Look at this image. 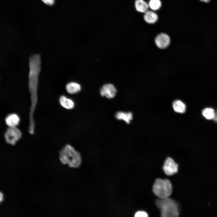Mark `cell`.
<instances>
[{
  "label": "cell",
  "instance_id": "6da1fadb",
  "mask_svg": "<svg viewBox=\"0 0 217 217\" xmlns=\"http://www.w3.org/2000/svg\"><path fill=\"white\" fill-rule=\"evenodd\" d=\"M41 60L39 54L31 56L29 59L28 86L30 95L31 105L29 112V126H35L34 114L38 101L39 76L41 71Z\"/></svg>",
  "mask_w": 217,
  "mask_h": 217
},
{
  "label": "cell",
  "instance_id": "7a4b0ae2",
  "mask_svg": "<svg viewBox=\"0 0 217 217\" xmlns=\"http://www.w3.org/2000/svg\"><path fill=\"white\" fill-rule=\"evenodd\" d=\"M59 159L62 164L73 168L79 167L82 163L80 153L69 144L65 145L61 149Z\"/></svg>",
  "mask_w": 217,
  "mask_h": 217
},
{
  "label": "cell",
  "instance_id": "3957f363",
  "mask_svg": "<svg viewBox=\"0 0 217 217\" xmlns=\"http://www.w3.org/2000/svg\"><path fill=\"white\" fill-rule=\"evenodd\" d=\"M156 204L161 210V215L163 217H175L178 216V204L168 197L157 200Z\"/></svg>",
  "mask_w": 217,
  "mask_h": 217
},
{
  "label": "cell",
  "instance_id": "277c9868",
  "mask_svg": "<svg viewBox=\"0 0 217 217\" xmlns=\"http://www.w3.org/2000/svg\"><path fill=\"white\" fill-rule=\"evenodd\" d=\"M172 189L171 184L167 179H156L153 187L154 193L160 198L168 197L171 194Z\"/></svg>",
  "mask_w": 217,
  "mask_h": 217
},
{
  "label": "cell",
  "instance_id": "5b68a950",
  "mask_svg": "<svg viewBox=\"0 0 217 217\" xmlns=\"http://www.w3.org/2000/svg\"><path fill=\"white\" fill-rule=\"evenodd\" d=\"M21 136V132L16 127H9L4 134L6 142L12 145H14Z\"/></svg>",
  "mask_w": 217,
  "mask_h": 217
},
{
  "label": "cell",
  "instance_id": "8992f818",
  "mask_svg": "<svg viewBox=\"0 0 217 217\" xmlns=\"http://www.w3.org/2000/svg\"><path fill=\"white\" fill-rule=\"evenodd\" d=\"M163 169L166 174L172 175L177 172L178 165L172 158L168 157L165 161Z\"/></svg>",
  "mask_w": 217,
  "mask_h": 217
},
{
  "label": "cell",
  "instance_id": "52a82bcc",
  "mask_svg": "<svg viewBox=\"0 0 217 217\" xmlns=\"http://www.w3.org/2000/svg\"><path fill=\"white\" fill-rule=\"evenodd\" d=\"M155 43L157 46L161 49L167 48L170 43V39L167 34L161 33L158 34L155 39Z\"/></svg>",
  "mask_w": 217,
  "mask_h": 217
},
{
  "label": "cell",
  "instance_id": "ba28073f",
  "mask_svg": "<svg viewBox=\"0 0 217 217\" xmlns=\"http://www.w3.org/2000/svg\"><path fill=\"white\" fill-rule=\"evenodd\" d=\"M100 94L102 96L108 99L114 98L115 96L117 90L113 85L107 84L103 85L100 90Z\"/></svg>",
  "mask_w": 217,
  "mask_h": 217
},
{
  "label": "cell",
  "instance_id": "9c48e42d",
  "mask_svg": "<svg viewBox=\"0 0 217 217\" xmlns=\"http://www.w3.org/2000/svg\"><path fill=\"white\" fill-rule=\"evenodd\" d=\"M20 121L19 116L16 114L12 113L8 115L5 118V122L9 127H16Z\"/></svg>",
  "mask_w": 217,
  "mask_h": 217
},
{
  "label": "cell",
  "instance_id": "30bf717a",
  "mask_svg": "<svg viewBox=\"0 0 217 217\" xmlns=\"http://www.w3.org/2000/svg\"><path fill=\"white\" fill-rule=\"evenodd\" d=\"M59 102L61 105L66 109H72L74 107L75 104L74 101L72 99L63 95L60 97Z\"/></svg>",
  "mask_w": 217,
  "mask_h": 217
},
{
  "label": "cell",
  "instance_id": "8fae6325",
  "mask_svg": "<svg viewBox=\"0 0 217 217\" xmlns=\"http://www.w3.org/2000/svg\"><path fill=\"white\" fill-rule=\"evenodd\" d=\"M143 18L147 23L153 24L157 21L158 16L157 14L153 11L148 10L144 13Z\"/></svg>",
  "mask_w": 217,
  "mask_h": 217
},
{
  "label": "cell",
  "instance_id": "7c38bea8",
  "mask_svg": "<svg viewBox=\"0 0 217 217\" xmlns=\"http://www.w3.org/2000/svg\"><path fill=\"white\" fill-rule=\"evenodd\" d=\"M115 116L118 120H123L127 124H129L133 118L132 114L131 112H118L116 113Z\"/></svg>",
  "mask_w": 217,
  "mask_h": 217
},
{
  "label": "cell",
  "instance_id": "4fadbf2b",
  "mask_svg": "<svg viewBox=\"0 0 217 217\" xmlns=\"http://www.w3.org/2000/svg\"><path fill=\"white\" fill-rule=\"evenodd\" d=\"M135 6L137 11L144 13L148 10L149 8L148 4L144 0H136Z\"/></svg>",
  "mask_w": 217,
  "mask_h": 217
},
{
  "label": "cell",
  "instance_id": "5bb4252c",
  "mask_svg": "<svg viewBox=\"0 0 217 217\" xmlns=\"http://www.w3.org/2000/svg\"><path fill=\"white\" fill-rule=\"evenodd\" d=\"M81 88L80 85L74 82L69 83L66 86V89L67 92L71 94L78 93L80 90Z\"/></svg>",
  "mask_w": 217,
  "mask_h": 217
},
{
  "label": "cell",
  "instance_id": "9a60e30c",
  "mask_svg": "<svg viewBox=\"0 0 217 217\" xmlns=\"http://www.w3.org/2000/svg\"><path fill=\"white\" fill-rule=\"evenodd\" d=\"M172 107L174 110L177 113H184L186 110L185 105L180 100H177L174 101L172 104Z\"/></svg>",
  "mask_w": 217,
  "mask_h": 217
},
{
  "label": "cell",
  "instance_id": "2e32d148",
  "mask_svg": "<svg viewBox=\"0 0 217 217\" xmlns=\"http://www.w3.org/2000/svg\"><path fill=\"white\" fill-rule=\"evenodd\" d=\"M215 113L214 109L211 108H206L203 110L202 114L203 116L208 120L214 119Z\"/></svg>",
  "mask_w": 217,
  "mask_h": 217
},
{
  "label": "cell",
  "instance_id": "e0dca14e",
  "mask_svg": "<svg viewBox=\"0 0 217 217\" xmlns=\"http://www.w3.org/2000/svg\"><path fill=\"white\" fill-rule=\"evenodd\" d=\"M148 4L149 8L153 11L159 10L162 5L160 0H150Z\"/></svg>",
  "mask_w": 217,
  "mask_h": 217
},
{
  "label": "cell",
  "instance_id": "ac0fdd59",
  "mask_svg": "<svg viewBox=\"0 0 217 217\" xmlns=\"http://www.w3.org/2000/svg\"><path fill=\"white\" fill-rule=\"evenodd\" d=\"M134 216L136 217H146L148 216V215L145 212L139 211L135 213Z\"/></svg>",
  "mask_w": 217,
  "mask_h": 217
},
{
  "label": "cell",
  "instance_id": "d6986e66",
  "mask_svg": "<svg viewBox=\"0 0 217 217\" xmlns=\"http://www.w3.org/2000/svg\"><path fill=\"white\" fill-rule=\"evenodd\" d=\"M45 4L49 5H52L55 3V0H41Z\"/></svg>",
  "mask_w": 217,
  "mask_h": 217
},
{
  "label": "cell",
  "instance_id": "ffe728a7",
  "mask_svg": "<svg viewBox=\"0 0 217 217\" xmlns=\"http://www.w3.org/2000/svg\"><path fill=\"white\" fill-rule=\"evenodd\" d=\"M3 193L1 192H0V201L1 203L3 201Z\"/></svg>",
  "mask_w": 217,
  "mask_h": 217
},
{
  "label": "cell",
  "instance_id": "44dd1931",
  "mask_svg": "<svg viewBox=\"0 0 217 217\" xmlns=\"http://www.w3.org/2000/svg\"><path fill=\"white\" fill-rule=\"evenodd\" d=\"M213 119L215 121L217 122V112L215 113V117Z\"/></svg>",
  "mask_w": 217,
  "mask_h": 217
},
{
  "label": "cell",
  "instance_id": "7402d4cb",
  "mask_svg": "<svg viewBox=\"0 0 217 217\" xmlns=\"http://www.w3.org/2000/svg\"><path fill=\"white\" fill-rule=\"evenodd\" d=\"M201 2H208L210 0H200Z\"/></svg>",
  "mask_w": 217,
  "mask_h": 217
}]
</instances>
